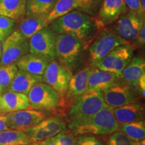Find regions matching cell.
I'll list each match as a JSON object with an SVG mask.
<instances>
[{"mask_svg": "<svg viewBox=\"0 0 145 145\" xmlns=\"http://www.w3.org/2000/svg\"><path fill=\"white\" fill-rule=\"evenodd\" d=\"M145 44V24L141 28L140 32L138 34L137 39L135 41V47L143 48Z\"/></svg>", "mask_w": 145, "mask_h": 145, "instance_id": "obj_36", "label": "cell"}, {"mask_svg": "<svg viewBox=\"0 0 145 145\" xmlns=\"http://www.w3.org/2000/svg\"><path fill=\"white\" fill-rule=\"evenodd\" d=\"M39 82H42V76L33 75L24 71L18 69L8 89L11 91L28 95L32 87Z\"/></svg>", "mask_w": 145, "mask_h": 145, "instance_id": "obj_23", "label": "cell"}, {"mask_svg": "<svg viewBox=\"0 0 145 145\" xmlns=\"http://www.w3.org/2000/svg\"><path fill=\"white\" fill-rule=\"evenodd\" d=\"M29 52V41L18 29L2 42L0 65L16 63L18 59Z\"/></svg>", "mask_w": 145, "mask_h": 145, "instance_id": "obj_10", "label": "cell"}, {"mask_svg": "<svg viewBox=\"0 0 145 145\" xmlns=\"http://www.w3.org/2000/svg\"><path fill=\"white\" fill-rule=\"evenodd\" d=\"M50 27L58 34H65L74 37L87 48L95 39L101 28L95 17L77 9L50 23Z\"/></svg>", "mask_w": 145, "mask_h": 145, "instance_id": "obj_1", "label": "cell"}, {"mask_svg": "<svg viewBox=\"0 0 145 145\" xmlns=\"http://www.w3.org/2000/svg\"><path fill=\"white\" fill-rule=\"evenodd\" d=\"M76 145H105V144L95 136L84 135L76 138Z\"/></svg>", "mask_w": 145, "mask_h": 145, "instance_id": "obj_34", "label": "cell"}, {"mask_svg": "<svg viewBox=\"0 0 145 145\" xmlns=\"http://www.w3.org/2000/svg\"><path fill=\"white\" fill-rule=\"evenodd\" d=\"M30 107L41 111H52L61 106L59 94L48 84L39 82L31 88L27 95Z\"/></svg>", "mask_w": 145, "mask_h": 145, "instance_id": "obj_7", "label": "cell"}, {"mask_svg": "<svg viewBox=\"0 0 145 145\" xmlns=\"http://www.w3.org/2000/svg\"><path fill=\"white\" fill-rule=\"evenodd\" d=\"M119 78L112 72L99 69L91 65L88 80V89L103 92L119 82Z\"/></svg>", "mask_w": 145, "mask_h": 145, "instance_id": "obj_20", "label": "cell"}, {"mask_svg": "<svg viewBox=\"0 0 145 145\" xmlns=\"http://www.w3.org/2000/svg\"><path fill=\"white\" fill-rule=\"evenodd\" d=\"M50 24L46 15H26L20 22L18 31L29 40L34 34Z\"/></svg>", "mask_w": 145, "mask_h": 145, "instance_id": "obj_21", "label": "cell"}, {"mask_svg": "<svg viewBox=\"0 0 145 145\" xmlns=\"http://www.w3.org/2000/svg\"><path fill=\"white\" fill-rule=\"evenodd\" d=\"M57 0H26V15H48Z\"/></svg>", "mask_w": 145, "mask_h": 145, "instance_id": "obj_28", "label": "cell"}, {"mask_svg": "<svg viewBox=\"0 0 145 145\" xmlns=\"http://www.w3.org/2000/svg\"><path fill=\"white\" fill-rule=\"evenodd\" d=\"M32 142L22 130L9 129L0 133V145H26Z\"/></svg>", "mask_w": 145, "mask_h": 145, "instance_id": "obj_25", "label": "cell"}, {"mask_svg": "<svg viewBox=\"0 0 145 145\" xmlns=\"http://www.w3.org/2000/svg\"><path fill=\"white\" fill-rule=\"evenodd\" d=\"M135 48L134 45L131 44L118 46L104 58L91 66L100 70L112 72L119 78L121 72L133 57Z\"/></svg>", "mask_w": 145, "mask_h": 145, "instance_id": "obj_6", "label": "cell"}, {"mask_svg": "<svg viewBox=\"0 0 145 145\" xmlns=\"http://www.w3.org/2000/svg\"><path fill=\"white\" fill-rule=\"evenodd\" d=\"M91 71V66L85 67L78 71L71 78L64 100L61 101L64 105L65 101L69 98L71 100L79 97L88 89V80Z\"/></svg>", "mask_w": 145, "mask_h": 145, "instance_id": "obj_17", "label": "cell"}, {"mask_svg": "<svg viewBox=\"0 0 145 145\" xmlns=\"http://www.w3.org/2000/svg\"><path fill=\"white\" fill-rule=\"evenodd\" d=\"M7 130H9V128L6 124V118L5 114H0V133Z\"/></svg>", "mask_w": 145, "mask_h": 145, "instance_id": "obj_38", "label": "cell"}, {"mask_svg": "<svg viewBox=\"0 0 145 145\" xmlns=\"http://www.w3.org/2000/svg\"><path fill=\"white\" fill-rule=\"evenodd\" d=\"M140 1L143 12H145V0H140Z\"/></svg>", "mask_w": 145, "mask_h": 145, "instance_id": "obj_41", "label": "cell"}, {"mask_svg": "<svg viewBox=\"0 0 145 145\" xmlns=\"http://www.w3.org/2000/svg\"><path fill=\"white\" fill-rule=\"evenodd\" d=\"M145 74V61L140 56L132 57L120 75L119 80L137 89L139 79Z\"/></svg>", "mask_w": 145, "mask_h": 145, "instance_id": "obj_19", "label": "cell"}, {"mask_svg": "<svg viewBox=\"0 0 145 145\" xmlns=\"http://www.w3.org/2000/svg\"><path fill=\"white\" fill-rule=\"evenodd\" d=\"M69 111V125L86 120L106 107L102 92L89 89L79 97L74 98Z\"/></svg>", "mask_w": 145, "mask_h": 145, "instance_id": "obj_3", "label": "cell"}, {"mask_svg": "<svg viewBox=\"0 0 145 145\" xmlns=\"http://www.w3.org/2000/svg\"><path fill=\"white\" fill-rule=\"evenodd\" d=\"M26 0H0V16L20 22L26 16Z\"/></svg>", "mask_w": 145, "mask_h": 145, "instance_id": "obj_24", "label": "cell"}, {"mask_svg": "<svg viewBox=\"0 0 145 145\" xmlns=\"http://www.w3.org/2000/svg\"><path fill=\"white\" fill-rule=\"evenodd\" d=\"M26 145H37V144H36V143H33V142H32V143H30V144H26Z\"/></svg>", "mask_w": 145, "mask_h": 145, "instance_id": "obj_43", "label": "cell"}, {"mask_svg": "<svg viewBox=\"0 0 145 145\" xmlns=\"http://www.w3.org/2000/svg\"><path fill=\"white\" fill-rule=\"evenodd\" d=\"M133 142L120 130H116L109 135L105 145H132Z\"/></svg>", "mask_w": 145, "mask_h": 145, "instance_id": "obj_33", "label": "cell"}, {"mask_svg": "<svg viewBox=\"0 0 145 145\" xmlns=\"http://www.w3.org/2000/svg\"><path fill=\"white\" fill-rule=\"evenodd\" d=\"M16 22L10 18L0 16V42H3L16 30Z\"/></svg>", "mask_w": 145, "mask_h": 145, "instance_id": "obj_31", "label": "cell"}, {"mask_svg": "<svg viewBox=\"0 0 145 145\" xmlns=\"http://www.w3.org/2000/svg\"><path fill=\"white\" fill-rule=\"evenodd\" d=\"M0 96H1V95H0Z\"/></svg>", "mask_w": 145, "mask_h": 145, "instance_id": "obj_45", "label": "cell"}, {"mask_svg": "<svg viewBox=\"0 0 145 145\" xmlns=\"http://www.w3.org/2000/svg\"><path fill=\"white\" fill-rule=\"evenodd\" d=\"M28 108H30V102L27 95L8 91L0 96L1 114L17 112Z\"/></svg>", "mask_w": 145, "mask_h": 145, "instance_id": "obj_16", "label": "cell"}, {"mask_svg": "<svg viewBox=\"0 0 145 145\" xmlns=\"http://www.w3.org/2000/svg\"><path fill=\"white\" fill-rule=\"evenodd\" d=\"M66 128L67 124L62 117L55 116L42 120L24 132L31 139L32 142L39 143L51 138Z\"/></svg>", "mask_w": 145, "mask_h": 145, "instance_id": "obj_11", "label": "cell"}, {"mask_svg": "<svg viewBox=\"0 0 145 145\" xmlns=\"http://www.w3.org/2000/svg\"><path fill=\"white\" fill-rule=\"evenodd\" d=\"M128 10L133 12L137 15L144 17L145 12H143L140 0H124Z\"/></svg>", "mask_w": 145, "mask_h": 145, "instance_id": "obj_35", "label": "cell"}, {"mask_svg": "<svg viewBox=\"0 0 145 145\" xmlns=\"http://www.w3.org/2000/svg\"><path fill=\"white\" fill-rule=\"evenodd\" d=\"M18 71L16 63L0 65V87L3 91L10 88Z\"/></svg>", "mask_w": 145, "mask_h": 145, "instance_id": "obj_29", "label": "cell"}, {"mask_svg": "<svg viewBox=\"0 0 145 145\" xmlns=\"http://www.w3.org/2000/svg\"><path fill=\"white\" fill-rule=\"evenodd\" d=\"M39 145H57L55 144V142L52 140V138L46 139V140L42 141L40 142Z\"/></svg>", "mask_w": 145, "mask_h": 145, "instance_id": "obj_39", "label": "cell"}, {"mask_svg": "<svg viewBox=\"0 0 145 145\" xmlns=\"http://www.w3.org/2000/svg\"><path fill=\"white\" fill-rule=\"evenodd\" d=\"M79 8V3L76 0H57L47 15V19L51 23L58 18Z\"/></svg>", "mask_w": 145, "mask_h": 145, "instance_id": "obj_26", "label": "cell"}, {"mask_svg": "<svg viewBox=\"0 0 145 145\" xmlns=\"http://www.w3.org/2000/svg\"><path fill=\"white\" fill-rule=\"evenodd\" d=\"M69 129L63 130L51 138L57 145H76V138Z\"/></svg>", "mask_w": 145, "mask_h": 145, "instance_id": "obj_32", "label": "cell"}, {"mask_svg": "<svg viewBox=\"0 0 145 145\" xmlns=\"http://www.w3.org/2000/svg\"><path fill=\"white\" fill-rule=\"evenodd\" d=\"M68 126L75 135H109L118 130L120 126L112 109L106 106L86 120Z\"/></svg>", "mask_w": 145, "mask_h": 145, "instance_id": "obj_2", "label": "cell"}, {"mask_svg": "<svg viewBox=\"0 0 145 145\" xmlns=\"http://www.w3.org/2000/svg\"><path fill=\"white\" fill-rule=\"evenodd\" d=\"M131 44L110 28H101L89 47L91 65L98 62L119 46Z\"/></svg>", "mask_w": 145, "mask_h": 145, "instance_id": "obj_5", "label": "cell"}, {"mask_svg": "<svg viewBox=\"0 0 145 145\" xmlns=\"http://www.w3.org/2000/svg\"><path fill=\"white\" fill-rule=\"evenodd\" d=\"M144 24V17L128 11L114 22L111 30L127 41H135Z\"/></svg>", "mask_w": 145, "mask_h": 145, "instance_id": "obj_13", "label": "cell"}, {"mask_svg": "<svg viewBox=\"0 0 145 145\" xmlns=\"http://www.w3.org/2000/svg\"><path fill=\"white\" fill-rule=\"evenodd\" d=\"M88 48L74 37L58 34L56 38V59L72 71L75 69Z\"/></svg>", "mask_w": 145, "mask_h": 145, "instance_id": "obj_4", "label": "cell"}, {"mask_svg": "<svg viewBox=\"0 0 145 145\" xmlns=\"http://www.w3.org/2000/svg\"><path fill=\"white\" fill-rule=\"evenodd\" d=\"M1 52H2V43L0 42V59L1 57Z\"/></svg>", "mask_w": 145, "mask_h": 145, "instance_id": "obj_42", "label": "cell"}, {"mask_svg": "<svg viewBox=\"0 0 145 145\" xmlns=\"http://www.w3.org/2000/svg\"><path fill=\"white\" fill-rule=\"evenodd\" d=\"M132 145H145V140H144L137 141V142H133V144Z\"/></svg>", "mask_w": 145, "mask_h": 145, "instance_id": "obj_40", "label": "cell"}, {"mask_svg": "<svg viewBox=\"0 0 145 145\" xmlns=\"http://www.w3.org/2000/svg\"><path fill=\"white\" fill-rule=\"evenodd\" d=\"M112 112L117 122L120 126L143 120L144 108L142 104L136 101L112 109Z\"/></svg>", "mask_w": 145, "mask_h": 145, "instance_id": "obj_18", "label": "cell"}, {"mask_svg": "<svg viewBox=\"0 0 145 145\" xmlns=\"http://www.w3.org/2000/svg\"><path fill=\"white\" fill-rule=\"evenodd\" d=\"M57 35V34L49 26L40 30L28 40L29 52L51 62L56 59Z\"/></svg>", "mask_w": 145, "mask_h": 145, "instance_id": "obj_9", "label": "cell"}, {"mask_svg": "<svg viewBox=\"0 0 145 145\" xmlns=\"http://www.w3.org/2000/svg\"><path fill=\"white\" fill-rule=\"evenodd\" d=\"M118 129L134 142L144 139L145 123L144 120L120 125Z\"/></svg>", "mask_w": 145, "mask_h": 145, "instance_id": "obj_27", "label": "cell"}, {"mask_svg": "<svg viewBox=\"0 0 145 145\" xmlns=\"http://www.w3.org/2000/svg\"><path fill=\"white\" fill-rule=\"evenodd\" d=\"M128 11L124 0H103L95 17L100 28L115 22Z\"/></svg>", "mask_w": 145, "mask_h": 145, "instance_id": "obj_15", "label": "cell"}, {"mask_svg": "<svg viewBox=\"0 0 145 145\" xmlns=\"http://www.w3.org/2000/svg\"><path fill=\"white\" fill-rule=\"evenodd\" d=\"M9 129L24 131L45 119L46 114L43 111L34 109H25L5 114Z\"/></svg>", "mask_w": 145, "mask_h": 145, "instance_id": "obj_14", "label": "cell"}, {"mask_svg": "<svg viewBox=\"0 0 145 145\" xmlns=\"http://www.w3.org/2000/svg\"><path fill=\"white\" fill-rule=\"evenodd\" d=\"M102 93L106 106L112 109L136 102L139 95L136 89L120 81Z\"/></svg>", "mask_w": 145, "mask_h": 145, "instance_id": "obj_12", "label": "cell"}, {"mask_svg": "<svg viewBox=\"0 0 145 145\" xmlns=\"http://www.w3.org/2000/svg\"><path fill=\"white\" fill-rule=\"evenodd\" d=\"M137 90L142 97H144L145 95V74H144L137 83Z\"/></svg>", "mask_w": 145, "mask_h": 145, "instance_id": "obj_37", "label": "cell"}, {"mask_svg": "<svg viewBox=\"0 0 145 145\" xmlns=\"http://www.w3.org/2000/svg\"><path fill=\"white\" fill-rule=\"evenodd\" d=\"M72 75L71 71L54 59L47 66L42 75V82L48 84L59 94L61 103L65 98Z\"/></svg>", "mask_w": 145, "mask_h": 145, "instance_id": "obj_8", "label": "cell"}, {"mask_svg": "<svg viewBox=\"0 0 145 145\" xmlns=\"http://www.w3.org/2000/svg\"><path fill=\"white\" fill-rule=\"evenodd\" d=\"M50 63L44 58L28 52L18 59L16 65L20 70L24 71L33 75L42 76Z\"/></svg>", "mask_w": 145, "mask_h": 145, "instance_id": "obj_22", "label": "cell"}, {"mask_svg": "<svg viewBox=\"0 0 145 145\" xmlns=\"http://www.w3.org/2000/svg\"><path fill=\"white\" fill-rule=\"evenodd\" d=\"M79 3V10L89 15L95 17L103 0H76Z\"/></svg>", "mask_w": 145, "mask_h": 145, "instance_id": "obj_30", "label": "cell"}, {"mask_svg": "<svg viewBox=\"0 0 145 145\" xmlns=\"http://www.w3.org/2000/svg\"><path fill=\"white\" fill-rule=\"evenodd\" d=\"M2 92H3V89H2V88H1V87H0V95H1V94L2 93Z\"/></svg>", "mask_w": 145, "mask_h": 145, "instance_id": "obj_44", "label": "cell"}]
</instances>
